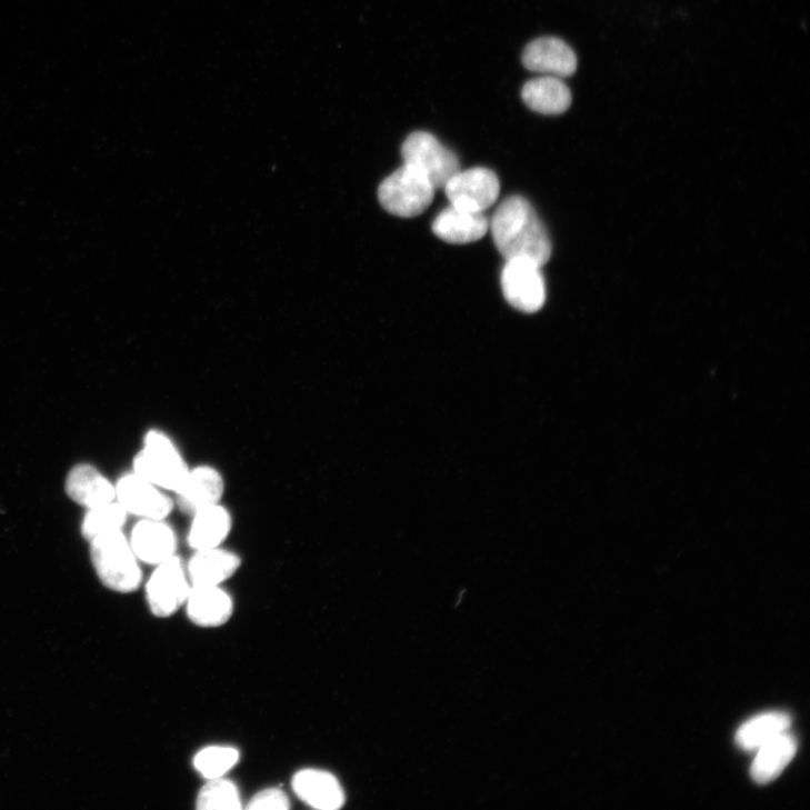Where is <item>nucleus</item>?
I'll return each instance as SVG.
<instances>
[{
	"label": "nucleus",
	"mask_w": 810,
	"mask_h": 810,
	"mask_svg": "<svg viewBox=\"0 0 810 810\" xmlns=\"http://www.w3.org/2000/svg\"><path fill=\"white\" fill-rule=\"evenodd\" d=\"M436 189L420 171L403 163L379 189L381 206L400 218L422 214L432 203Z\"/></svg>",
	"instance_id": "obj_4"
},
{
	"label": "nucleus",
	"mask_w": 810,
	"mask_h": 810,
	"mask_svg": "<svg viewBox=\"0 0 810 810\" xmlns=\"http://www.w3.org/2000/svg\"><path fill=\"white\" fill-rule=\"evenodd\" d=\"M296 794L307 804L320 810H337L344 804V792L339 780L320 769L299 771L293 780Z\"/></svg>",
	"instance_id": "obj_13"
},
{
	"label": "nucleus",
	"mask_w": 810,
	"mask_h": 810,
	"mask_svg": "<svg viewBox=\"0 0 810 810\" xmlns=\"http://www.w3.org/2000/svg\"><path fill=\"white\" fill-rule=\"evenodd\" d=\"M240 760V753L231 747H209L194 758L196 769L208 780L222 778Z\"/></svg>",
	"instance_id": "obj_24"
},
{
	"label": "nucleus",
	"mask_w": 810,
	"mask_h": 810,
	"mask_svg": "<svg viewBox=\"0 0 810 810\" xmlns=\"http://www.w3.org/2000/svg\"><path fill=\"white\" fill-rule=\"evenodd\" d=\"M542 267L526 259L507 260L501 288L507 302L523 313H536L547 302V283Z\"/></svg>",
	"instance_id": "obj_6"
},
{
	"label": "nucleus",
	"mask_w": 810,
	"mask_h": 810,
	"mask_svg": "<svg viewBox=\"0 0 810 810\" xmlns=\"http://www.w3.org/2000/svg\"><path fill=\"white\" fill-rule=\"evenodd\" d=\"M231 529L232 517L219 503L193 514L188 543L194 551L220 548Z\"/></svg>",
	"instance_id": "obj_19"
},
{
	"label": "nucleus",
	"mask_w": 810,
	"mask_h": 810,
	"mask_svg": "<svg viewBox=\"0 0 810 810\" xmlns=\"http://www.w3.org/2000/svg\"><path fill=\"white\" fill-rule=\"evenodd\" d=\"M197 808L200 810H238L242 809L238 787L222 778L210 779L201 789Z\"/></svg>",
	"instance_id": "obj_23"
},
{
	"label": "nucleus",
	"mask_w": 810,
	"mask_h": 810,
	"mask_svg": "<svg viewBox=\"0 0 810 810\" xmlns=\"http://www.w3.org/2000/svg\"><path fill=\"white\" fill-rule=\"evenodd\" d=\"M406 164L420 171L436 190L443 189L448 180L461 170L458 156L428 132H414L401 149Z\"/></svg>",
	"instance_id": "obj_5"
},
{
	"label": "nucleus",
	"mask_w": 810,
	"mask_h": 810,
	"mask_svg": "<svg viewBox=\"0 0 810 810\" xmlns=\"http://www.w3.org/2000/svg\"><path fill=\"white\" fill-rule=\"evenodd\" d=\"M523 66L533 72L566 78L578 68L576 52L557 38H540L529 43L522 54Z\"/></svg>",
	"instance_id": "obj_11"
},
{
	"label": "nucleus",
	"mask_w": 810,
	"mask_h": 810,
	"mask_svg": "<svg viewBox=\"0 0 810 810\" xmlns=\"http://www.w3.org/2000/svg\"><path fill=\"white\" fill-rule=\"evenodd\" d=\"M791 717L783 712H768L757 716L740 728L738 746L746 751H758L774 738L788 732Z\"/></svg>",
	"instance_id": "obj_21"
},
{
	"label": "nucleus",
	"mask_w": 810,
	"mask_h": 810,
	"mask_svg": "<svg viewBox=\"0 0 810 810\" xmlns=\"http://www.w3.org/2000/svg\"><path fill=\"white\" fill-rule=\"evenodd\" d=\"M116 493L128 513L142 519L164 520L173 508L172 500L163 490L134 472L120 479Z\"/></svg>",
	"instance_id": "obj_9"
},
{
	"label": "nucleus",
	"mask_w": 810,
	"mask_h": 810,
	"mask_svg": "<svg viewBox=\"0 0 810 810\" xmlns=\"http://www.w3.org/2000/svg\"><path fill=\"white\" fill-rule=\"evenodd\" d=\"M134 473L163 491L173 493L183 484L190 469L173 441L162 431L146 434L144 446L136 457Z\"/></svg>",
	"instance_id": "obj_3"
},
{
	"label": "nucleus",
	"mask_w": 810,
	"mask_h": 810,
	"mask_svg": "<svg viewBox=\"0 0 810 810\" xmlns=\"http://www.w3.org/2000/svg\"><path fill=\"white\" fill-rule=\"evenodd\" d=\"M490 228L484 213L449 206L432 223L433 233L447 243L467 244L482 239Z\"/></svg>",
	"instance_id": "obj_14"
},
{
	"label": "nucleus",
	"mask_w": 810,
	"mask_h": 810,
	"mask_svg": "<svg viewBox=\"0 0 810 810\" xmlns=\"http://www.w3.org/2000/svg\"><path fill=\"white\" fill-rule=\"evenodd\" d=\"M240 558L220 548L196 551L187 571L192 586H220L240 568Z\"/></svg>",
	"instance_id": "obj_18"
},
{
	"label": "nucleus",
	"mask_w": 810,
	"mask_h": 810,
	"mask_svg": "<svg viewBox=\"0 0 810 810\" xmlns=\"http://www.w3.org/2000/svg\"><path fill=\"white\" fill-rule=\"evenodd\" d=\"M94 569L106 587L131 593L142 583V571L130 540L122 530L102 533L90 540Z\"/></svg>",
	"instance_id": "obj_2"
},
{
	"label": "nucleus",
	"mask_w": 810,
	"mask_h": 810,
	"mask_svg": "<svg viewBox=\"0 0 810 810\" xmlns=\"http://www.w3.org/2000/svg\"><path fill=\"white\" fill-rule=\"evenodd\" d=\"M521 96L530 110L544 116L563 114L572 104L570 88L554 76L544 74L529 80L523 86Z\"/></svg>",
	"instance_id": "obj_15"
},
{
	"label": "nucleus",
	"mask_w": 810,
	"mask_h": 810,
	"mask_svg": "<svg viewBox=\"0 0 810 810\" xmlns=\"http://www.w3.org/2000/svg\"><path fill=\"white\" fill-rule=\"evenodd\" d=\"M490 228L506 260L526 259L540 267L550 261L552 242L548 230L526 199H506L494 212Z\"/></svg>",
	"instance_id": "obj_1"
},
{
	"label": "nucleus",
	"mask_w": 810,
	"mask_h": 810,
	"mask_svg": "<svg viewBox=\"0 0 810 810\" xmlns=\"http://www.w3.org/2000/svg\"><path fill=\"white\" fill-rule=\"evenodd\" d=\"M130 544L139 561L158 566L174 556L177 537L163 520L142 519L131 532Z\"/></svg>",
	"instance_id": "obj_12"
},
{
	"label": "nucleus",
	"mask_w": 810,
	"mask_h": 810,
	"mask_svg": "<svg viewBox=\"0 0 810 810\" xmlns=\"http://www.w3.org/2000/svg\"><path fill=\"white\" fill-rule=\"evenodd\" d=\"M128 514L126 509L114 501L88 509L81 526L82 536L90 542L102 533L122 530Z\"/></svg>",
	"instance_id": "obj_22"
},
{
	"label": "nucleus",
	"mask_w": 810,
	"mask_h": 810,
	"mask_svg": "<svg viewBox=\"0 0 810 810\" xmlns=\"http://www.w3.org/2000/svg\"><path fill=\"white\" fill-rule=\"evenodd\" d=\"M249 810H288V794L280 788H267L256 793L246 807Z\"/></svg>",
	"instance_id": "obj_25"
},
{
	"label": "nucleus",
	"mask_w": 810,
	"mask_h": 810,
	"mask_svg": "<svg viewBox=\"0 0 810 810\" xmlns=\"http://www.w3.org/2000/svg\"><path fill=\"white\" fill-rule=\"evenodd\" d=\"M442 190L450 206L484 213L498 201L500 182L492 170L477 167L457 172Z\"/></svg>",
	"instance_id": "obj_8"
},
{
	"label": "nucleus",
	"mask_w": 810,
	"mask_h": 810,
	"mask_svg": "<svg viewBox=\"0 0 810 810\" xmlns=\"http://www.w3.org/2000/svg\"><path fill=\"white\" fill-rule=\"evenodd\" d=\"M66 491L69 498L87 509L113 502L116 487L94 467L80 464L68 474Z\"/></svg>",
	"instance_id": "obj_17"
},
{
	"label": "nucleus",
	"mask_w": 810,
	"mask_h": 810,
	"mask_svg": "<svg viewBox=\"0 0 810 810\" xmlns=\"http://www.w3.org/2000/svg\"><path fill=\"white\" fill-rule=\"evenodd\" d=\"M186 604L192 622L206 628L227 623L233 613V601L220 586H192Z\"/></svg>",
	"instance_id": "obj_16"
},
{
	"label": "nucleus",
	"mask_w": 810,
	"mask_h": 810,
	"mask_svg": "<svg viewBox=\"0 0 810 810\" xmlns=\"http://www.w3.org/2000/svg\"><path fill=\"white\" fill-rule=\"evenodd\" d=\"M796 739L783 733L758 750L751 767V777L759 784H767L777 779L797 753Z\"/></svg>",
	"instance_id": "obj_20"
},
{
	"label": "nucleus",
	"mask_w": 810,
	"mask_h": 810,
	"mask_svg": "<svg viewBox=\"0 0 810 810\" xmlns=\"http://www.w3.org/2000/svg\"><path fill=\"white\" fill-rule=\"evenodd\" d=\"M156 567L147 583V600L154 616L167 618L187 603L192 583L183 561L176 556Z\"/></svg>",
	"instance_id": "obj_7"
},
{
	"label": "nucleus",
	"mask_w": 810,
	"mask_h": 810,
	"mask_svg": "<svg viewBox=\"0 0 810 810\" xmlns=\"http://www.w3.org/2000/svg\"><path fill=\"white\" fill-rule=\"evenodd\" d=\"M224 489L223 477L217 469L209 466L198 467L190 470L183 484L174 492L176 502L180 510L193 516L219 504Z\"/></svg>",
	"instance_id": "obj_10"
}]
</instances>
